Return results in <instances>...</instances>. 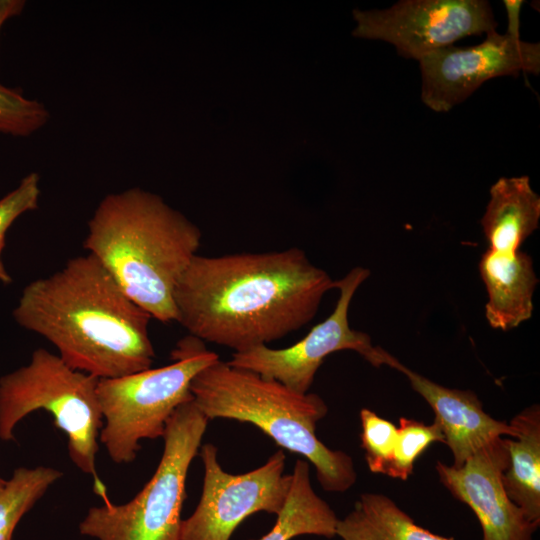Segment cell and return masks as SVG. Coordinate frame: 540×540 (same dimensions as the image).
<instances>
[{
	"label": "cell",
	"mask_w": 540,
	"mask_h": 540,
	"mask_svg": "<svg viewBox=\"0 0 540 540\" xmlns=\"http://www.w3.org/2000/svg\"><path fill=\"white\" fill-rule=\"evenodd\" d=\"M335 282L297 247L197 254L174 292L176 322L203 342L245 351L309 323Z\"/></svg>",
	"instance_id": "obj_1"
},
{
	"label": "cell",
	"mask_w": 540,
	"mask_h": 540,
	"mask_svg": "<svg viewBox=\"0 0 540 540\" xmlns=\"http://www.w3.org/2000/svg\"><path fill=\"white\" fill-rule=\"evenodd\" d=\"M12 314L53 344L67 365L98 379L149 369L155 357L152 317L90 253L27 284Z\"/></svg>",
	"instance_id": "obj_2"
},
{
	"label": "cell",
	"mask_w": 540,
	"mask_h": 540,
	"mask_svg": "<svg viewBox=\"0 0 540 540\" xmlns=\"http://www.w3.org/2000/svg\"><path fill=\"white\" fill-rule=\"evenodd\" d=\"M201 231L159 195L134 187L106 195L88 221L84 249L152 318L176 321L174 292Z\"/></svg>",
	"instance_id": "obj_3"
},
{
	"label": "cell",
	"mask_w": 540,
	"mask_h": 540,
	"mask_svg": "<svg viewBox=\"0 0 540 540\" xmlns=\"http://www.w3.org/2000/svg\"><path fill=\"white\" fill-rule=\"evenodd\" d=\"M190 391L193 401L208 419L250 423L291 453L313 464L322 488L344 492L356 482L352 457L332 450L316 436L319 420L328 407L315 393H299L259 374L234 368L220 358L199 371Z\"/></svg>",
	"instance_id": "obj_4"
},
{
	"label": "cell",
	"mask_w": 540,
	"mask_h": 540,
	"mask_svg": "<svg viewBox=\"0 0 540 540\" xmlns=\"http://www.w3.org/2000/svg\"><path fill=\"white\" fill-rule=\"evenodd\" d=\"M98 381L71 368L59 355L35 349L27 365L0 377V440H15L16 426L32 412L50 413L54 425L66 435L71 461L94 478V490L105 501L106 488L96 472L103 425Z\"/></svg>",
	"instance_id": "obj_5"
},
{
	"label": "cell",
	"mask_w": 540,
	"mask_h": 540,
	"mask_svg": "<svg viewBox=\"0 0 540 540\" xmlns=\"http://www.w3.org/2000/svg\"><path fill=\"white\" fill-rule=\"evenodd\" d=\"M171 358L166 366L99 379V440L114 463L133 462L142 440L162 438L174 411L193 399L190 385L195 375L219 356L188 335L177 343Z\"/></svg>",
	"instance_id": "obj_6"
},
{
	"label": "cell",
	"mask_w": 540,
	"mask_h": 540,
	"mask_svg": "<svg viewBox=\"0 0 540 540\" xmlns=\"http://www.w3.org/2000/svg\"><path fill=\"white\" fill-rule=\"evenodd\" d=\"M208 422L193 399L180 405L166 424L162 456L149 481L126 503L105 500L91 507L79 532L96 540H179L186 478Z\"/></svg>",
	"instance_id": "obj_7"
},
{
	"label": "cell",
	"mask_w": 540,
	"mask_h": 540,
	"mask_svg": "<svg viewBox=\"0 0 540 540\" xmlns=\"http://www.w3.org/2000/svg\"><path fill=\"white\" fill-rule=\"evenodd\" d=\"M199 455L202 493L194 512L182 520L179 540H229L248 516L262 511L280 514L291 483V474H284L282 449L260 467L238 475L221 467L215 445H202Z\"/></svg>",
	"instance_id": "obj_8"
},
{
	"label": "cell",
	"mask_w": 540,
	"mask_h": 540,
	"mask_svg": "<svg viewBox=\"0 0 540 540\" xmlns=\"http://www.w3.org/2000/svg\"><path fill=\"white\" fill-rule=\"evenodd\" d=\"M369 275V269L355 267L336 280L335 289L339 290V298L333 312L300 341L282 349L260 345L233 352L227 363L234 368L276 380L299 393L309 392L324 359L337 351H355L374 367H380L383 348L373 346L370 336L352 329L348 320L352 298Z\"/></svg>",
	"instance_id": "obj_9"
},
{
	"label": "cell",
	"mask_w": 540,
	"mask_h": 540,
	"mask_svg": "<svg viewBox=\"0 0 540 540\" xmlns=\"http://www.w3.org/2000/svg\"><path fill=\"white\" fill-rule=\"evenodd\" d=\"M353 17L354 36L386 41L415 60L498 25L485 0H403L383 10H354Z\"/></svg>",
	"instance_id": "obj_10"
},
{
	"label": "cell",
	"mask_w": 540,
	"mask_h": 540,
	"mask_svg": "<svg viewBox=\"0 0 540 540\" xmlns=\"http://www.w3.org/2000/svg\"><path fill=\"white\" fill-rule=\"evenodd\" d=\"M418 61L423 103L435 112H447L492 78L539 74L540 44L492 31L478 45H450Z\"/></svg>",
	"instance_id": "obj_11"
},
{
	"label": "cell",
	"mask_w": 540,
	"mask_h": 540,
	"mask_svg": "<svg viewBox=\"0 0 540 540\" xmlns=\"http://www.w3.org/2000/svg\"><path fill=\"white\" fill-rule=\"evenodd\" d=\"M508 465L505 437H500L469 457L456 468L441 461L436 464L440 482L476 514L482 540H533L537 527L507 496L502 474Z\"/></svg>",
	"instance_id": "obj_12"
},
{
	"label": "cell",
	"mask_w": 540,
	"mask_h": 540,
	"mask_svg": "<svg viewBox=\"0 0 540 540\" xmlns=\"http://www.w3.org/2000/svg\"><path fill=\"white\" fill-rule=\"evenodd\" d=\"M384 364L403 373L412 388L430 405L445 443L452 452L453 467H461L469 457L493 440L513 435L509 423L495 420L484 412L474 392L439 385L412 371L386 350L382 352Z\"/></svg>",
	"instance_id": "obj_13"
},
{
	"label": "cell",
	"mask_w": 540,
	"mask_h": 540,
	"mask_svg": "<svg viewBox=\"0 0 540 540\" xmlns=\"http://www.w3.org/2000/svg\"><path fill=\"white\" fill-rule=\"evenodd\" d=\"M479 273L488 297L485 317L492 328L508 331L531 318L539 280L530 255L487 249L480 258Z\"/></svg>",
	"instance_id": "obj_14"
},
{
	"label": "cell",
	"mask_w": 540,
	"mask_h": 540,
	"mask_svg": "<svg viewBox=\"0 0 540 540\" xmlns=\"http://www.w3.org/2000/svg\"><path fill=\"white\" fill-rule=\"evenodd\" d=\"M490 199L480 224L489 250L516 252L538 228L540 197L530 178L501 177L490 188Z\"/></svg>",
	"instance_id": "obj_15"
},
{
	"label": "cell",
	"mask_w": 540,
	"mask_h": 540,
	"mask_svg": "<svg viewBox=\"0 0 540 540\" xmlns=\"http://www.w3.org/2000/svg\"><path fill=\"white\" fill-rule=\"evenodd\" d=\"M505 438L508 465L502 474L507 496L537 528L540 524V407L525 408L510 421Z\"/></svg>",
	"instance_id": "obj_16"
},
{
	"label": "cell",
	"mask_w": 540,
	"mask_h": 540,
	"mask_svg": "<svg viewBox=\"0 0 540 540\" xmlns=\"http://www.w3.org/2000/svg\"><path fill=\"white\" fill-rule=\"evenodd\" d=\"M336 536L341 540H453L417 525L388 496L363 493L353 509L338 519Z\"/></svg>",
	"instance_id": "obj_17"
},
{
	"label": "cell",
	"mask_w": 540,
	"mask_h": 540,
	"mask_svg": "<svg viewBox=\"0 0 540 540\" xmlns=\"http://www.w3.org/2000/svg\"><path fill=\"white\" fill-rule=\"evenodd\" d=\"M337 522L335 512L312 487L308 462L298 459L285 505L273 528L258 540H291L302 535L332 538Z\"/></svg>",
	"instance_id": "obj_18"
},
{
	"label": "cell",
	"mask_w": 540,
	"mask_h": 540,
	"mask_svg": "<svg viewBox=\"0 0 540 540\" xmlns=\"http://www.w3.org/2000/svg\"><path fill=\"white\" fill-rule=\"evenodd\" d=\"M63 473L53 467L16 468L0 488V540H12L17 524Z\"/></svg>",
	"instance_id": "obj_19"
},
{
	"label": "cell",
	"mask_w": 540,
	"mask_h": 540,
	"mask_svg": "<svg viewBox=\"0 0 540 540\" xmlns=\"http://www.w3.org/2000/svg\"><path fill=\"white\" fill-rule=\"evenodd\" d=\"M397 442L387 475L407 480L413 472L417 458L434 442H445L442 429L434 420L432 424L408 418L399 419Z\"/></svg>",
	"instance_id": "obj_20"
},
{
	"label": "cell",
	"mask_w": 540,
	"mask_h": 540,
	"mask_svg": "<svg viewBox=\"0 0 540 540\" xmlns=\"http://www.w3.org/2000/svg\"><path fill=\"white\" fill-rule=\"evenodd\" d=\"M49 118L44 104L0 83V134L27 137L43 128Z\"/></svg>",
	"instance_id": "obj_21"
},
{
	"label": "cell",
	"mask_w": 540,
	"mask_h": 540,
	"mask_svg": "<svg viewBox=\"0 0 540 540\" xmlns=\"http://www.w3.org/2000/svg\"><path fill=\"white\" fill-rule=\"evenodd\" d=\"M360 420L367 466L372 473L387 475L397 442V427L367 408L361 409Z\"/></svg>",
	"instance_id": "obj_22"
},
{
	"label": "cell",
	"mask_w": 540,
	"mask_h": 540,
	"mask_svg": "<svg viewBox=\"0 0 540 540\" xmlns=\"http://www.w3.org/2000/svg\"><path fill=\"white\" fill-rule=\"evenodd\" d=\"M41 189L40 176L31 172L21 179L18 186L0 199V282L12 283L13 279L7 272L2 251L8 229L23 214L36 210L39 205Z\"/></svg>",
	"instance_id": "obj_23"
},
{
	"label": "cell",
	"mask_w": 540,
	"mask_h": 540,
	"mask_svg": "<svg viewBox=\"0 0 540 540\" xmlns=\"http://www.w3.org/2000/svg\"><path fill=\"white\" fill-rule=\"evenodd\" d=\"M523 4V0L503 1L508 20L505 34L514 39H520V12Z\"/></svg>",
	"instance_id": "obj_24"
},
{
	"label": "cell",
	"mask_w": 540,
	"mask_h": 540,
	"mask_svg": "<svg viewBox=\"0 0 540 540\" xmlns=\"http://www.w3.org/2000/svg\"><path fill=\"white\" fill-rule=\"evenodd\" d=\"M25 6L24 0H0V31L5 22L20 15Z\"/></svg>",
	"instance_id": "obj_25"
},
{
	"label": "cell",
	"mask_w": 540,
	"mask_h": 540,
	"mask_svg": "<svg viewBox=\"0 0 540 540\" xmlns=\"http://www.w3.org/2000/svg\"><path fill=\"white\" fill-rule=\"evenodd\" d=\"M5 482H6V479L0 476V488L5 484Z\"/></svg>",
	"instance_id": "obj_26"
}]
</instances>
